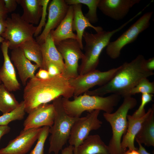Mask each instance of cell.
<instances>
[{"label": "cell", "mask_w": 154, "mask_h": 154, "mask_svg": "<svg viewBox=\"0 0 154 154\" xmlns=\"http://www.w3.org/2000/svg\"><path fill=\"white\" fill-rule=\"evenodd\" d=\"M73 94V89L68 80L61 74L45 80L35 76L30 79L24 89L25 112L29 114L40 105L60 96L69 99Z\"/></svg>", "instance_id": "obj_1"}, {"label": "cell", "mask_w": 154, "mask_h": 154, "mask_svg": "<svg viewBox=\"0 0 154 154\" xmlns=\"http://www.w3.org/2000/svg\"><path fill=\"white\" fill-rule=\"evenodd\" d=\"M145 60L143 55L140 54L130 62L123 63L118 67L116 73L106 83L84 94L101 96L111 93L123 97L127 96L141 80L154 74L153 72L146 68Z\"/></svg>", "instance_id": "obj_2"}, {"label": "cell", "mask_w": 154, "mask_h": 154, "mask_svg": "<svg viewBox=\"0 0 154 154\" xmlns=\"http://www.w3.org/2000/svg\"><path fill=\"white\" fill-rule=\"evenodd\" d=\"M134 18L133 17L119 28L111 31L103 30L95 34L84 31L83 37L86 43L84 48L85 53L78 67L79 75L84 74L96 69L99 63L100 55L110 43L112 37Z\"/></svg>", "instance_id": "obj_3"}, {"label": "cell", "mask_w": 154, "mask_h": 154, "mask_svg": "<svg viewBox=\"0 0 154 154\" xmlns=\"http://www.w3.org/2000/svg\"><path fill=\"white\" fill-rule=\"evenodd\" d=\"M121 97L120 96L115 94L103 97L90 96L84 93L83 95L74 97L72 100L62 97V102L66 113L69 116L79 117L85 111L90 112L98 110L105 113H112L114 107L120 101Z\"/></svg>", "instance_id": "obj_4"}, {"label": "cell", "mask_w": 154, "mask_h": 154, "mask_svg": "<svg viewBox=\"0 0 154 154\" xmlns=\"http://www.w3.org/2000/svg\"><path fill=\"white\" fill-rule=\"evenodd\" d=\"M62 96L53 101L55 115L52 125L50 127L48 153L58 154L68 140L72 127L78 117H72L66 113L62 105Z\"/></svg>", "instance_id": "obj_5"}, {"label": "cell", "mask_w": 154, "mask_h": 154, "mask_svg": "<svg viewBox=\"0 0 154 154\" xmlns=\"http://www.w3.org/2000/svg\"><path fill=\"white\" fill-rule=\"evenodd\" d=\"M123 102L114 112H104L103 117L110 124L112 135L108 145L110 154H123L121 143L122 136L127 127V116L129 110L134 108L137 104L135 98L131 96L124 97Z\"/></svg>", "instance_id": "obj_6"}, {"label": "cell", "mask_w": 154, "mask_h": 154, "mask_svg": "<svg viewBox=\"0 0 154 154\" xmlns=\"http://www.w3.org/2000/svg\"><path fill=\"white\" fill-rule=\"evenodd\" d=\"M6 29L1 36L7 43L9 48L19 47L25 41L33 38L37 27L24 20L18 13L11 14L6 19Z\"/></svg>", "instance_id": "obj_7"}, {"label": "cell", "mask_w": 154, "mask_h": 154, "mask_svg": "<svg viewBox=\"0 0 154 154\" xmlns=\"http://www.w3.org/2000/svg\"><path fill=\"white\" fill-rule=\"evenodd\" d=\"M153 13L152 11L145 13L117 39L110 42L106 49L108 56L113 59L119 57L122 49L134 42L140 33L148 28Z\"/></svg>", "instance_id": "obj_8"}, {"label": "cell", "mask_w": 154, "mask_h": 154, "mask_svg": "<svg viewBox=\"0 0 154 154\" xmlns=\"http://www.w3.org/2000/svg\"><path fill=\"white\" fill-rule=\"evenodd\" d=\"M100 111L95 110L89 112L86 116L78 117L74 123L68 140L70 145L74 147L73 154H77L78 147L91 131L101 127L102 122L98 118Z\"/></svg>", "instance_id": "obj_9"}, {"label": "cell", "mask_w": 154, "mask_h": 154, "mask_svg": "<svg viewBox=\"0 0 154 154\" xmlns=\"http://www.w3.org/2000/svg\"><path fill=\"white\" fill-rule=\"evenodd\" d=\"M55 45L64 60V69L62 75L68 80L77 77L78 61L82 58L84 53L77 40H65Z\"/></svg>", "instance_id": "obj_10"}, {"label": "cell", "mask_w": 154, "mask_h": 154, "mask_svg": "<svg viewBox=\"0 0 154 154\" xmlns=\"http://www.w3.org/2000/svg\"><path fill=\"white\" fill-rule=\"evenodd\" d=\"M118 68H114L105 71L96 69L68 80L73 89L74 97L86 93L96 86H101L105 84L113 76Z\"/></svg>", "instance_id": "obj_11"}, {"label": "cell", "mask_w": 154, "mask_h": 154, "mask_svg": "<svg viewBox=\"0 0 154 154\" xmlns=\"http://www.w3.org/2000/svg\"><path fill=\"white\" fill-rule=\"evenodd\" d=\"M41 128L23 129L5 147L0 149V154H25L37 140Z\"/></svg>", "instance_id": "obj_12"}, {"label": "cell", "mask_w": 154, "mask_h": 154, "mask_svg": "<svg viewBox=\"0 0 154 154\" xmlns=\"http://www.w3.org/2000/svg\"><path fill=\"white\" fill-rule=\"evenodd\" d=\"M69 5L64 0H52L48 7L47 21L42 33L36 37V41L40 44L43 43L51 31L59 25L66 16Z\"/></svg>", "instance_id": "obj_13"}, {"label": "cell", "mask_w": 154, "mask_h": 154, "mask_svg": "<svg viewBox=\"0 0 154 154\" xmlns=\"http://www.w3.org/2000/svg\"><path fill=\"white\" fill-rule=\"evenodd\" d=\"M55 115V109L52 104L40 105L29 114L23 123V129L42 126L50 127L53 124Z\"/></svg>", "instance_id": "obj_14"}, {"label": "cell", "mask_w": 154, "mask_h": 154, "mask_svg": "<svg viewBox=\"0 0 154 154\" xmlns=\"http://www.w3.org/2000/svg\"><path fill=\"white\" fill-rule=\"evenodd\" d=\"M140 0H100L98 8L105 15L116 20L124 18Z\"/></svg>", "instance_id": "obj_15"}, {"label": "cell", "mask_w": 154, "mask_h": 154, "mask_svg": "<svg viewBox=\"0 0 154 154\" xmlns=\"http://www.w3.org/2000/svg\"><path fill=\"white\" fill-rule=\"evenodd\" d=\"M1 48L4 62L0 69V80L9 91H17L20 89L21 85L17 79L15 68L8 54V44L5 40L2 42Z\"/></svg>", "instance_id": "obj_16"}, {"label": "cell", "mask_w": 154, "mask_h": 154, "mask_svg": "<svg viewBox=\"0 0 154 154\" xmlns=\"http://www.w3.org/2000/svg\"><path fill=\"white\" fill-rule=\"evenodd\" d=\"M11 59L17 70L19 77L24 86L26 85L29 78L35 77V72L39 68V66L36 64L32 63L19 47L12 50Z\"/></svg>", "instance_id": "obj_17"}, {"label": "cell", "mask_w": 154, "mask_h": 154, "mask_svg": "<svg viewBox=\"0 0 154 154\" xmlns=\"http://www.w3.org/2000/svg\"><path fill=\"white\" fill-rule=\"evenodd\" d=\"M153 109L149 108L145 115L139 118H135L131 115H127V127L126 131L123 135L121 143V148L122 154L129 149L136 150L134 145L135 137L139 131L143 122L151 113Z\"/></svg>", "instance_id": "obj_18"}, {"label": "cell", "mask_w": 154, "mask_h": 154, "mask_svg": "<svg viewBox=\"0 0 154 154\" xmlns=\"http://www.w3.org/2000/svg\"><path fill=\"white\" fill-rule=\"evenodd\" d=\"M40 44L43 57L42 68L46 70L48 64L52 63L58 67L62 74L64 69L63 59L57 49L50 33L44 42Z\"/></svg>", "instance_id": "obj_19"}, {"label": "cell", "mask_w": 154, "mask_h": 154, "mask_svg": "<svg viewBox=\"0 0 154 154\" xmlns=\"http://www.w3.org/2000/svg\"><path fill=\"white\" fill-rule=\"evenodd\" d=\"M73 17V7L72 5H70L65 18L55 30L50 32L55 45L67 39L77 40L76 35L73 33L72 30Z\"/></svg>", "instance_id": "obj_20"}, {"label": "cell", "mask_w": 154, "mask_h": 154, "mask_svg": "<svg viewBox=\"0 0 154 154\" xmlns=\"http://www.w3.org/2000/svg\"><path fill=\"white\" fill-rule=\"evenodd\" d=\"M74 10V17L72 23V30L76 32L77 40L82 50L84 49L82 39L85 29L88 27L92 28L97 33L103 30L100 26L95 27L92 25L88 19L84 16L82 10V5L78 4L72 5Z\"/></svg>", "instance_id": "obj_21"}, {"label": "cell", "mask_w": 154, "mask_h": 154, "mask_svg": "<svg viewBox=\"0 0 154 154\" xmlns=\"http://www.w3.org/2000/svg\"><path fill=\"white\" fill-rule=\"evenodd\" d=\"M16 0L23 9L22 19L29 23L38 24L42 12L41 0Z\"/></svg>", "instance_id": "obj_22"}, {"label": "cell", "mask_w": 154, "mask_h": 154, "mask_svg": "<svg viewBox=\"0 0 154 154\" xmlns=\"http://www.w3.org/2000/svg\"><path fill=\"white\" fill-rule=\"evenodd\" d=\"M77 154H110L108 145L98 134L89 135L78 147Z\"/></svg>", "instance_id": "obj_23"}, {"label": "cell", "mask_w": 154, "mask_h": 154, "mask_svg": "<svg viewBox=\"0 0 154 154\" xmlns=\"http://www.w3.org/2000/svg\"><path fill=\"white\" fill-rule=\"evenodd\" d=\"M143 122L135 139L137 143L144 144L147 147L154 146V107Z\"/></svg>", "instance_id": "obj_24"}, {"label": "cell", "mask_w": 154, "mask_h": 154, "mask_svg": "<svg viewBox=\"0 0 154 154\" xmlns=\"http://www.w3.org/2000/svg\"><path fill=\"white\" fill-rule=\"evenodd\" d=\"M26 57L34 62L39 67H42L43 57L40 44L33 38L27 40L19 46Z\"/></svg>", "instance_id": "obj_25"}, {"label": "cell", "mask_w": 154, "mask_h": 154, "mask_svg": "<svg viewBox=\"0 0 154 154\" xmlns=\"http://www.w3.org/2000/svg\"><path fill=\"white\" fill-rule=\"evenodd\" d=\"M10 92L3 84L0 85V111L3 114L13 111L19 104L14 95Z\"/></svg>", "instance_id": "obj_26"}, {"label": "cell", "mask_w": 154, "mask_h": 154, "mask_svg": "<svg viewBox=\"0 0 154 154\" xmlns=\"http://www.w3.org/2000/svg\"><path fill=\"white\" fill-rule=\"evenodd\" d=\"M65 1L68 5L78 4L86 5L89 10L85 17L91 23H94L98 22L97 9L100 0H65Z\"/></svg>", "instance_id": "obj_27"}, {"label": "cell", "mask_w": 154, "mask_h": 154, "mask_svg": "<svg viewBox=\"0 0 154 154\" xmlns=\"http://www.w3.org/2000/svg\"><path fill=\"white\" fill-rule=\"evenodd\" d=\"M25 112V104L23 100L15 109L0 116V126L7 125L12 121L23 119Z\"/></svg>", "instance_id": "obj_28"}, {"label": "cell", "mask_w": 154, "mask_h": 154, "mask_svg": "<svg viewBox=\"0 0 154 154\" xmlns=\"http://www.w3.org/2000/svg\"><path fill=\"white\" fill-rule=\"evenodd\" d=\"M139 93L154 94V82L150 81L147 78H143L129 92L127 96H131Z\"/></svg>", "instance_id": "obj_29"}, {"label": "cell", "mask_w": 154, "mask_h": 154, "mask_svg": "<svg viewBox=\"0 0 154 154\" xmlns=\"http://www.w3.org/2000/svg\"><path fill=\"white\" fill-rule=\"evenodd\" d=\"M49 128L48 126L41 128L36 144L29 154H43L44 145L49 133Z\"/></svg>", "instance_id": "obj_30"}, {"label": "cell", "mask_w": 154, "mask_h": 154, "mask_svg": "<svg viewBox=\"0 0 154 154\" xmlns=\"http://www.w3.org/2000/svg\"><path fill=\"white\" fill-rule=\"evenodd\" d=\"M153 97L152 94H142L141 104L138 108L131 115L134 118H137L145 115L146 113L145 107L148 103L152 100Z\"/></svg>", "instance_id": "obj_31"}, {"label": "cell", "mask_w": 154, "mask_h": 154, "mask_svg": "<svg viewBox=\"0 0 154 154\" xmlns=\"http://www.w3.org/2000/svg\"><path fill=\"white\" fill-rule=\"evenodd\" d=\"M50 2L49 0H41V3L42 7V15L39 23L34 34L35 37H37L40 33L42 28L46 24V16L47 15V9L48 5Z\"/></svg>", "instance_id": "obj_32"}, {"label": "cell", "mask_w": 154, "mask_h": 154, "mask_svg": "<svg viewBox=\"0 0 154 154\" xmlns=\"http://www.w3.org/2000/svg\"><path fill=\"white\" fill-rule=\"evenodd\" d=\"M46 70L48 72L50 78L57 76L61 74L58 67L52 63L48 64L47 66Z\"/></svg>", "instance_id": "obj_33"}, {"label": "cell", "mask_w": 154, "mask_h": 154, "mask_svg": "<svg viewBox=\"0 0 154 154\" xmlns=\"http://www.w3.org/2000/svg\"><path fill=\"white\" fill-rule=\"evenodd\" d=\"M5 8L8 13L14 11L17 3L16 0H3Z\"/></svg>", "instance_id": "obj_34"}, {"label": "cell", "mask_w": 154, "mask_h": 154, "mask_svg": "<svg viewBox=\"0 0 154 154\" xmlns=\"http://www.w3.org/2000/svg\"><path fill=\"white\" fill-rule=\"evenodd\" d=\"M35 76L37 78L43 80L50 78L48 71L42 68H40L38 72L35 75Z\"/></svg>", "instance_id": "obj_35"}, {"label": "cell", "mask_w": 154, "mask_h": 154, "mask_svg": "<svg viewBox=\"0 0 154 154\" xmlns=\"http://www.w3.org/2000/svg\"><path fill=\"white\" fill-rule=\"evenodd\" d=\"M145 66L146 68L148 70L153 71L154 70V58L152 57L147 60H145Z\"/></svg>", "instance_id": "obj_36"}, {"label": "cell", "mask_w": 154, "mask_h": 154, "mask_svg": "<svg viewBox=\"0 0 154 154\" xmlns=\"http://www.w3.org/2000/svg\"><path fill=\"white\" fill-rule=\"evenodd\" d=\"M6 18L2 16H0V35L1 36L5 31L6 24Z\"/></svg>", "instance_id": "obj_37"}, {"label": "cell", "mask_w": 154, "mask_h": 154, "mask_svg": "<svg viewBox=\"0 0 154 154\" xmlns=\"http://www.w3.org/2000/svg\"><path fill=\"white\" fill-rule=\"evenodd\" d=\"M8 13L6 9L3 0H0V16L6 18L7 14Z\"/></svg>", "instance_id": "obj_38"}, {"label": "cell", "mask_w": 154, "mask_h": 154, "mask_svg": "<svg viewBox=\"0 0 154 154\" xmlns=\"http://www.w3.org/2000/svg\"><path fill=\"white\" fill-rule=\"evenodd\" d=\"M10 130L11 128L8 125L0 126V140L2 136L8 133Z\"/></svg>", "instance_id": "obj_39"}, {"label": "cell", "mask_w": 154, "mask_h": 154, "mask_svg": "<svg viewBox=\"0 0 154 154\" xmlns=\"http://www.w3.org/2000/svg\"><path fill=\"white\" fill-rule=\"evenodd\" d=\"M74 147L69 145L62 150L61 154H73Z\"/></svg>", "instance_id": "obj_40"}, {"label": "cell", "mask_w": 154, "mask_h": 154, "mask_svg": "<svg viewBox=\"0 0 154 154\" xmlns=\"http://www.w3.org/2000/svg\"><path fill=\"white\" fill-rule=\"evenodd\" d=\"M137 143L139 145V149H137V150L140 154H151L146 150L142 144L138 143Z\"/></svg>", "instance_id": "obj_41"}, {"label": "cell", "mask_w": 154, "mask_h": 154, "mask_svg": "<svg viewBox=\"0 0 154 154\" xmlns=\"http://www.w3.org/2000/svg\"><path fill=\"white\" fill-rule=\"evenodd\" d=\"M123 154H133L131 150L129 149L126 151L125 152H124Z\"/></svg>", "instance_id": "obj_42"}, {"label": "cell", "mask_w": 154, "mask_h": 154, "mask_svg": "<svg viewBox=\"0 0 154 154\" xmlns=\"http://www.w3.org/2000/svg\"><path fill=\"white\" fill-rule=\"evenodd\" d=\"M5 40V39L0 35V42H2Z\"/></svg>", "instance_id": "obj_43"}, {"label": "cell", "mask_w": 154, "mask_h": 154, "mask_svg": "<svg viewBox=\"0 0 154 154\" xmlns=\"http://www.w3.org/2000/svg\"><path fill=\"white\" fill-rule=\"evenodd\" d=\"M1 80H0V85L1 84Z\"/></svg>", "instance_id": "obj_44"}]
</instances>
